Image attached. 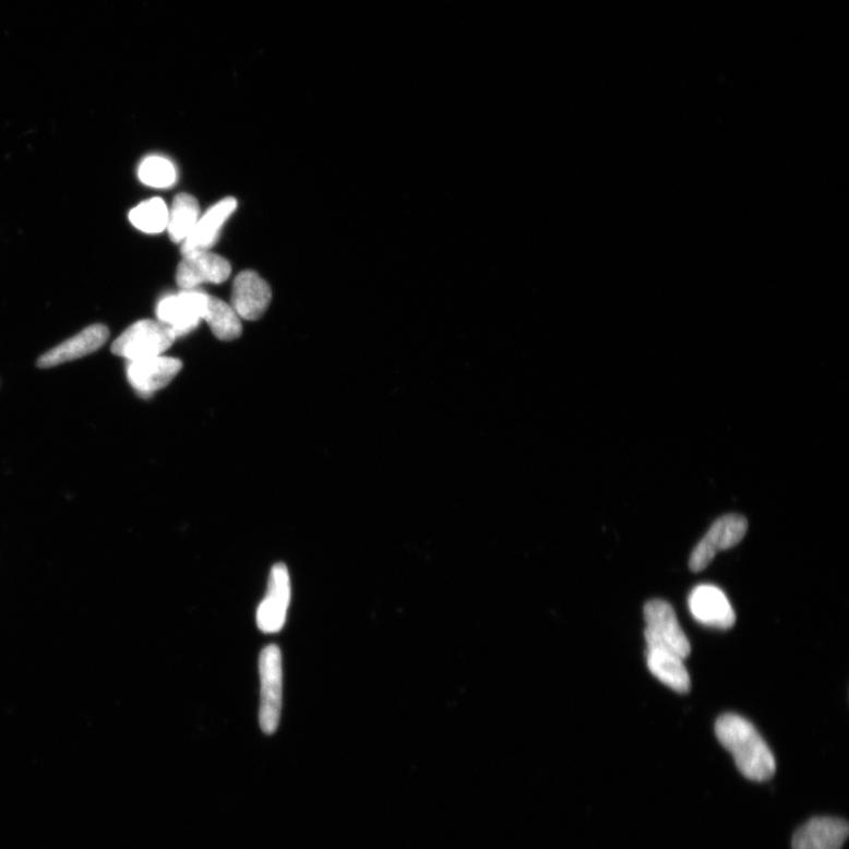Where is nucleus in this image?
<instances>
[{
  "label": "nucleus",
  "mask_w": 849,
  "mask_h": 849,
  "mask_svg": "<svg viewBox=\"0 0 849 849\" xmlns=\"http://www.w3.org/2000/svg\"><path fill=\"white\" fill-rule=\"evenodd\" d=\"M715 733L725 749L733 755L743 777L764 782L773 778L777 763L758 731L743 717L725 714L715 725Z\"/></svg>",
  "instance_id": "f257e3e1"
},
{
  "label": "nucleus",
  "mask_w": 849,
  "mask_h": 849,
  "mask_svg": "<svg viewBox=\"0 0 849 849\" xmlns=\"http://www.w3.org/2000/svg\"><path fill=\"white\" fill-rule=\"evenodd\" d=\"M175 340L177 336L159 321L140 320L115 340L111 352L128 361L148 359L163 356Z\"/></svg>",
  "instance_id": "f03ea898"
},
{
  "label": "nucleus",
  "mask_w": 849,
  "mask_h": 849,
  "mask_svg": "<svg viewBox=\"0 0 849 849\" xmlns=\"http://www.w3.org/2000/svg\"><path fill=\"white\" fill-rule=\"evenodd\" d=\"M261 704L259 720L265 734L275 733L283 708V656L275 644L261 651L259 660Z\"/></svg>",
  "instance_id": "7ed1b4c3"
},
{
  "label": "nucleus",
  "mask_w": 849,
  "mask_h": 849,
  "mask_svg": "<svg viewBox=\"0 0 849 849\" xmlns=\"http://www.w3.org/2000/svg\"><path fill=\"white\" fill-rule=\"evenodd\" d=\"M644 632L647 648H665L679 655L682 660L690 657L692 647L678 621L675 610L663 599H653L644 606Z\"/></svg>",
  "instance_id": "20e7f679"
},
{
  "label": "nucleus",
  "mask_w": 849,
  "mask_h": 849,
  "mask_svg": "<svg viewBox=\"0 0 849 849\" xmlns=\"http://www.w3.org/2000/svg\"><path fill=\"white\" fill-rule=\"evenodd\" d=\"M749 533V521L742 515L729 514L716 519L691 554L690 567L701 573L721 551L737 547Z\"/></svg>",
  "instance_id": "39448f33"
},
{
  "label": "nucleus",
  "mask_w": 849,
  "mask_h": 849,
  "mask_svg": "<svg viewBox=\"0 0 849 849\" xmlns=\"http://www.w3.org/2000/svg\"><path fill=\"white\" fill-rule=\"evenodd\" d=\"M208 295L196 289L182 290L179 295L168 296L157 304L156 315L160 324L169 327L175 336H184L193 332L203 320Z\"/></svg>",
  "instance_id": "423d86ee"
},
{
  "label": "nucleus",
  "mask_w": 849,
  "mask_h": 849,
  "mask_svg": "<svg viewBox=\"0 0 849 849\" xmlns=\"http://www.w3.org/2000/svg\"><path fill=\"white\" fill-rule=\"evenodd\" d=\"M290 593L287 566L284 563L275 564L271 571L267 595L258 609L256 622L261 632L272 634L282 631L290 603Z\"/></svg>",
  "instance_id": "0eeeda50"
},
{
  "label": "nucleus",
  "mask_w": 849,
  "mask_h": 849,
  "mask_svg": "<svg viewBox=\"0 0 849 849\" xmlns=\"http://www.w3.org/2000/svg\"><path fill=\"white\" fill-rule=\"evenodd\" d=\"M693 618L701 624L728 631L733 627L737 614L725 593L710 584L697 585L690 596Z\"/></svg>",
  "instance_id": "6e6552de"
},
{
  "label": "nucleus",
  "mask_w": 849,
  "mask_h": 849,
  "mask_svg": "<svg viewBox=\"0 0 849 849\" xmlns=\"http://www.w3.org/2000/svg\"><path fill=\"white\" fill-rule=\"evenodd\" d=\"M272 301V289L253 271L240 273L232 284L231 307L240 319L256 321L266 313Z\"/></svg>",
  "instance_id": "1a4fd4ad"
},
{
  "label": "nucleus",
  "mask_w": 849,
  "mask_h": 849,
  "mask_svg": "<svg viewBox=\"0 0 849 849\" xmlns=\"http://www.w3.org/2000/svg\"><path fill=\"white\" fill-rule=\"evenodd\" d=\"M231 273L230 263L223 256L201 252L183 256L177 272L182 290L196 289L202 284H224Z\"/></svg>",
  "instance_id": "9d476101"
},
{
  "label": "nucleus",
  "mask_w": 849,
  "mask_h": 849,
  "mask_svg": "<svg viewBox=\"0 0 849 849\" xmlns=\"http://www.w3.org/2000/svg\"><path fill=\"white\" fill-rule=\"evenodd\" d=\"M182 370L179 359L164 356L129 361L127 376L141 395H152L168 386Z\"/></svg>",
  "instance_id": "9b49d317"
},
{
  "label": "nucleus",
  "mask_w": 849,
  "mask_h": 849,
  "mask_svg": "<svg viewBox=\"0 0 849 849\" xmlns=\"http://www.w3.org/2000/svg\"><path fill=\"white\" fill-rule=\"evenodd\" d=\"M109 328L96 324L84 328L72 338L48 350L37 360L39 369H51L65 362L93 355L109 339Z\"/></svg>",
  "instance_id": "f8f14e48"
},
{
  "label": "nucleus",
  "mask_w": 849,
  "mask_h": 849,
  "mask_svg": "<svg viewBox=\"0 0 849 849\" xmlns=\"http://www.w3.org/2000/svg\"><path fill=\"white\" fill-rule=\"evenodd\" d=\"M237 208L238 201L234 198H226L200 217L194 229L182 243L183 256L210 252V249L218 240L219 231H222L227 219Z\"/></svg>",
  "instance_id": "ddd939ff"
},
{
  "label": "nucleus",
  "mask_w": 849,
  "mask_h": 849,
  "mask_svg": "<svg viewBox=\"0 0 849 849\" xmlns=\"http://www.w3.org/2000/svg\"><path fill=\"white\" fill-rule=\"evenodd\" d=\"M849 827L839 817H814L797 830L793 849H841Z\"/></svg>",
  "instance_id": "4468645a"
},
{
  "label": "nucleus",
  "mask_w": 849,
  "mask_h": 849,
  "mask_svg": "<svg viewBox=\"0 0 849 849\" xmlns=\"http://www.w3.org/2000/svg\"><path fill=\"white\" fill-rule=\"evenodd\" d=\"M684 660L665 648H647V665L653 675L679 694L691 692V677Z\"/></svg>",
  "instance_id": "2eb2a0df"
},
{
  "label": "nucleus",
  "mask_w": 849,
  "mask_h": 849,
  "mask_svg": "<svg viewBox=\"0 0 849 849\" xmlns=\"http://www.w3.org/2000/svg\"><path fill=\"white\" fill-rule=\"evenodd\" d=\"M203 320L207 322L217 339L236 340L242 333L241 319L231 304L208 296Z\"/></svg>",
  "instance_id": "dca6fc26"
},
{
  "label": "nucleus",
  "mask_w": 849,
  "mask_h": 849,
  "mask_svg": "<svg viewBox=\"0 0 849 849\" xmlns=\"http://www.w3.org/2000/svg\"><path fill=\"white\" fill-rule=\"evenodd\" d=\"M199 218L200 204L194 196L183 193L175 198L167 226L170 239L175 243H183L194 229Z\"/></svg>",
  "instance_id": "f3484780"
},
{
  "label": "nucleus",
  "mask_w": 849,
  "mask_h": 849,
  "mask_svg": "<svg viewBox=\"0 0 849 849\" xmlns=\"http://www.w3.org/2000/svg\"><path fill=\"white\" fill-rule=\"evenodd\" d=\"M168 218L167 204L159 198L142 202L129 214L130 223L148 234H157L167 229Z\"/></svg>",
  "instance_id": "a211bd4d"
},
{
  "label": "nucleus",
  "mask_w": 849,
  "mask_h": 849,
  "mask_svg": "<svg viewBox=\"0 0 849 849\" xmlns=\"http://www.w3.org/2000/svg\"><path fill=\"white\" fill-rule=\"evenodd\" d=\"M177 177V169L170 160L160 156L145 158L139 169L141 182L153 188L171 187Z\"/></svg>",
  "instance_id": "6ab92c4d"
}]
</instances>
